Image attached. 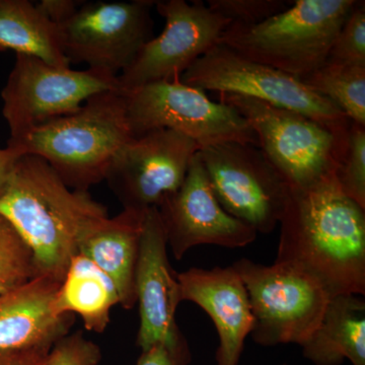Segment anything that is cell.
Here are the masks:
<instances>
[{
	"mask_svg": "<svg viewBox=\"0 0 365 365\" xmlns=\"http://www.w3.org/2000/svg\"><path fill=\"white\" fill-rule=\"evenodd\" d=\"M275 263L309 276L329 297L365 294V209L332 179L290 190Z\"/></svg>",
	"mask_w": 365,
	"mask_h": 365,
	"instance_id": "cell-1",
	"label": "cell"
},
{
	"mask_svg": "<svg viewBox=\"0 0 365 365\" xmlns=\"http://www.w3.org/2000/svg\"><path fill=\"white\" fill-rule=\"evenodd\" d=\"M6 217L32 251L37 276L61 283L83 235L108 217L88 191L67 187L44 158L21 155L0 197Z\"/></svg>",
	"mask_w": 365,
	"mask_h": 365,
	"instance_id": "cell-2",
	"label": "cell"
},
{
	"mask_svg": "<svg viewBox=\"0 0 365 365\" xmlns=\"http://www.w3.org/2000/svg\"><path fill=\"white\" fill-rule=\"evenodd\" d=\"M133 133L121 90L88 98L78 111L38 126L7 148L44 158L67 187L88 191L105 181L113 158Z\"/></svg>",
	"mask_w": 365,
	"mask_h": 365,
	"instance_id": "cell-3",
	"label": "cell"
},
{
	"mask_svg": "<svg viewBox=\"0 0 365 365\" xmlns=\"http://www.w3.org/2000/svg\"><path fill=\"white\" fill-rule=\"evenodd\" d=\"M356 0H297L258 25H230L218 43L302 78L325 63Z\"/></svg>",
	"mask_w": 365,
	"mask_h": 365,
	"instance_id": "cell-4",
	"label": "cell"
},
{
	"mask_svg": "<svg viewBox=\"0 0 365 365\" xmlns=\"http://www.w3.org/2000/svg\"><path fill=\"white\" fill-rule=\"evenodd\" d=\"M220 102L249 122L259 148L290 190H309L335 179L349 128H331L299 113L244 96L220 93Z\"/></svg>",
	"mask_w": 365,
	"mask_h": 365,
	"instance_id": "cell-5",
	"label": "cell"
},
{
	"mask_svg": "<svg viewBox=\"0 0 365 365\" xmlns=\"http://www.w3.org/2000/svg\"><path fill=\"white\" fill-rule=\"evenodd\" d=\"M122 91L134 137L169 129L189 137L200 150L227 143L259 148L251 125L234 108L213 102L205 91L185 85L180 78Z\"/></svg>",
	"mask_w": 365,
	"mask_h": 365,
	"instance_id": "cell-6",
	"label": "cell"
},
{
	"mask_svg": "<svg viewBox=\"0 0 365 365\" xmlns=\"http://www.w3.org/2000/svg\"><path fill=\"white\" fill-rule=\"evenodd\" d=\"M232 266L248 292L254 342L266 347L304 345L325 314L331 299L325 289L284 264L268 266L242 258Z\"/></svg>",
	"mask_w": 365,
	"mask_h": 365,
	"instance_id": "cell-7",
	"label": "cell"
},
{
	"mask_svg": "<svg viewBox=\"0 0 365 365\" xmlns=\"http://www.w3.org/2000/svg\"><path fill=\"white\" fill-rule=\"evenodd\" d=\"M121 90L118 76L101 69L60 68L16 54V62L1 91L2 115L9 129L7 144L21 140L40 125L78 111L88 98Z\"/></svg>",
	"mask_w": 365,
	"mask_h": 365,
	"instance_id": "cell-8",
	"label": "cell"
},
{
	"mask_svg": "<svg viewBox=\"0 0 365 365\" xmlns=\"http://www.w3.org/2000/svg\"><path fill=\"white\" fill-rule=\"evenodd\" d=\"M180 81L204 91L256 98L331 128L348 129L351 124L337 106L307 88L299 78L246 58L222 43L196 60Z\"/></svg>",
	"mask_w": 365,
	"mask_h": 365,
	"instance_id": "cell-9",
	"label": "cell"
},
{
	"mask_svg": "<svg viewBox=\"0 0 365 365\" xmlns=\"http://www.w3.org/2000/svg\"><path fill=\"white\" fill-rule=\"evenodd\" d=\"M213 193L225 211L253 228L271 234L279 225L290 188L260 148L227 143L199 150Z\"/></svg>",
	"mask_w": 365,
	"mask_h": 365,
	"instance_id": "cell-10",
	"label": "cell"
},
{
	"mask_svg": "<svg viewBox=\"0 0 365 365\" xmlns=\"http://www.w3.org/2000/svg\"><path fill=\"white\" fill-rule=\"evenodd\" d=\"M155 2H83L59 26L66 58L119 76L153 38Z\"/></svg>",
	"mask_w": 365,
	"mask_h": 365,
	"instance_id": "cell-11",
	"label": "cell"
},
{
	"mask_svg": "<svg viewBox=\"0 0 365 365\" xmlns=\"http://www.w3.org/2000/svg\"><path fill=\"white\" fill-rule=\"evenodd\" d=\"M165 29L137 53L118 76L120 88L130 91L148 83L181 78L190 66L217 44L230 21L202 1H155Z\"/></svg>",
	"mask_w": 365,
	"mask_h": 365,
	"instance_id": "cell-12",
	"label": "cell"
},
{
	"mask_svg": "<svg viewBox=\"0 0 365 365\" xmlns=\"http://www.w3.org/2000/svg\"><path fill=\"white\" fill-rule=\"evenodd\" d=\"M200 150L189 137L158 129L134 137L113 158L105 181L123 209L145 211L181 187Z\"/></svg>",
	"mask_w": 365,
	"mask_h": 365,
	"instance_id": "cell-13",
	"label": "cell"
},
{
	"mask_svg": "<svg viewBox=\"0 0 365 365\" xmlns=\"http://www.w3.org/2000/svg\"><path fill=\"white\" fill-rule=\"evenodd\" d=\"M158 209L168 246L177 260L200 245L244 248L258 235L218 202L199 151L192 158L181 187L165 197Z\"/></svg>",
	"mask_w": 365,
	"mask_h": 365,
	"instance_id": "cell-14",
	"label": "cell"
},
{
	"mask_svg": "<svg viewBox=\"0 0 365 365\" xmlns=\"http://www.w3.org/2000/svg\"><path fill=\"white\" fill-rule=\"evenodd\" d=\"M167 248L158 209H148L135 273L140 318L137 345L141 351L158 343L177 342L184 336L176 323L177 307L182 302L180 285L170 267Z\"/></svg>",
	"mask_w": 365,
	"mask_h": 365,
	"instance_id": "cell-15",
	"label": "cell"
},
{
	"mask_svg": "<svg viewBox=\"0 0 365 365\" xmlns=\"http://www.w3.org/2000/svg\"><path fill=\"white\" fill-rule=\"evenodd\" d=\"M181 299L200 307L212 319L220 346L217 365H237L245 340L251 334L253 316L248 292L232 266L191 268L177 274Z\"/></svg>",
	"mask_w": 365,
	"mask_h": 365,
	"instance_id": "cell-16",
	"label": "cell"
},
{
	"mask_svg": "<svg viewBox=\"0 0 365 365\" xmlns=\"http://www.w3.org/2000/svg\"><path fill=\"white\" fill-rule=\"evenodd\" d=\"M60 283L37 276L0 295V350L49 348L68 334L72 314H57Z\"/></svg>",
	"mask_w": 365,
	"mask_h": 365,
	"instance_id": "cell-17",
	"label": "cell"
},
{
	"mask_svg": "<svg viewBox=\"0 0 365 365\" xmlns=\"http://www.w3.org/2000/svg\"><path fill=\"white\" fill-rule=\"evenodd\" d=\"M145 211L123 209L115 217L108 216L91 227L78 242V253L115 283L120 306L125 309L137 304L135 273Z\"/></svg>",
	"mask_w": 365,
	"mask_h": 365,
	"instance_id": "cell-18",
	"label": "cell"
},
{
	"mask_svg": "<svg viewBox=\"0 0 365 365\" xmlns=\"http://www.w3.org/2000/svg\"><path fill=\"white\" fill-rule=\"evenodd\" d=\"M302 354L316 365H365L364 297L341 294L329 300L318 329L302 345Z\"/></svg>",
	"mask_w": 365,
	"mask_h": 365,
	"instance_id": "cell-19",
	"label": "cell"
},
{
	"mask_svg": "<svg viewBox=\"0 0 365 365\" xmlns=\"http://www.w3.org/2000/svg\"><path fill=\"white\" fill-rule=\"evenodd\" d=\"M117 304H120L119 292L111 278L90 259L76 254L55 297L56 313L78 314L86 330L103 333Z\"/></svg>",
	"mask_w": 365,
	"mask_h": 365,
	"instance_id": "cell-20",
	"label": "cell"
},
{
	"mask_svg": "<svg viewBox=\"0 0 365 365\" xmlns=\"http://www.w3.org/2000/svg\"><path fill=\"white\" fill-rule=\"evenodd\" d=\"M37 57L46 63L69 68L61 31L29 0H0V51Z\"/></svg>",
	"mask_w": 365,
	"mask_h": 365,
	"instance_id": "cell-21",
	"label": "cell"
},
{
	"mask_svg": "<svg viewBox=\"0 0 365 365\" xmlns=\"http://www.w3.org/2000/svg\"><path fill=\"white\" fill-rule=\"evenodd\" d=\"M299 81L337 106L352 122L365 126V66L326 61Z\"/></svg>",
	"mask_w": 365,
	"mask_h": 365,
	"instance_id": "cell-22",
	"label": "cell"
},
{
	"mask_svg": "<svg viewBox=\"0 0 365 365\" xmlns=\"http://www.w3.org/2000/svg\"><path fill=\"white\" fill-rule=\"evenodd\" d=\"M37 277L32 251L0 215V295Z\"/></svg>",
	"mask_w": 365,
	"mask_h": 365,
	"instance_id": "cell-23",
	"label": "cell"
},
{
	"mask_svg": "<svg viewBox=\"0 0 365 365\" xmlns=\"http://www.w3.org/2000/svg\"><path fill=\"white\" fill-rule=\"evenodd\" d=\"M336 180L342 193L365 209V126L351 121Z\"/></svg>",
	"mask_w": 365,
	"mask_h": 365,
	"instance_id": "cell-24",
	"label": "cell"
},
{
	"mask_svg": "<svg viewBox=\"0 0 365 365\" xmlns=\"http://www.w3.org/2000/svg\"><path fill=\"white\" fill-rule=\"evenodd\" d=\"M326 61L365 66V2L357 1L334 40Z\"/></svg>",
	"mask_w": 365,
	"mask_h": 365,
	"instance_id": "cell-25",
	"label": "cell"
},
{
	"mask_svg": "<svg viewBox=\"0 0 365 365\" xmlns=\"http://www.w3.org/2000/svg\"><path fill=\"white\" fill-rule=\"evenodd\" d=\"M292 1L287 0H207L206 6L230 25L254 26L282 13Z\"/></svg>",
	"mask_w": 365,
	"mask_h": 365,
	"instance_id": "cell-26",
	"label": "cell"
},
{
	"mask_svg": "<svg viewBox=\"0 0 365 365\" xmlns=\"http://www.w3.org/2000/svg\"><path fill=\"white\" fill-rule=\"evenodd\" d=\"M101 359V348L79 331L67 334L52 346L47 365H98Z\"/></svg>",
	"mask_w": 365,
	"mask_h": 365,
	"instance_id": "cell-27",
	"label": "cell"
},
{
	"mask_svg": "<svg viewBox=\"0 0 365 365\" xmlns=\"http://www.w3.org/2000/svg\"><path fill=\"white\" fill-rule=\"evenodd\" d=\"M191 352L184 336L175 343H158L141 352L136 365H189Z\"/></svg>",
	"mask_w": 365,
	"mask_h": 365,
	"instance_id": "cell-28",
	"label": "cell"
},
{
	"mask_svg": "<svg viewBox=\"0 0 365 365\" xmlns=\"http://www.w3.org/2000/svg\"><path fill=\"white\" fill-rule=\"evenodd\" d=\"M49 348L0 350V365H47Z\"/></svg>",
	"mask_w": 365,
	"mask_h": 365,
	"instance_id": "cell-29",
	"label": "cell"
},
{
	"mask_svg": "<svg viewBox=\"0 0 365 365\" xmlns=\"http://www.w3.org/2000/svg\"><path fill=\"white\" fill-rule=\"evenodd\" d=\"M85 1L78 0H41L36 6L58 26L71 18Z\"/></svg>",
	"mask_w": 365,
	"mask_h": 365,
	"instance_id": "cell-30",
	"label": "cell"
},
{
	"mask_svg": "<svg viewBox=\"0 0 365 365\" xmlns=\"http://www.w3.org/2000/svg\"><path fill=\"white\" fill-rule=\"evenodd\" d=\"M21 153L14 148H0V197L6 189L16 163L20 160Z\"/></svg>",
	"mask_w": 365,
	"mask_h": 365,
	"instance_id": "cell-31",
	"label": "cell"
},
{
	"mask_svg": "<svg viewBox=\"0 0 365 365\" xmlns=\"http://www.w3.org/2000/svg\"><path fill=\"white\" fill-rule=\"evenodd\" d=\"M282 365H287V364H282Z\"/></svg>",
	"mask_w": 365,
	"mask_h": 365,
	"instance_id": "cell-32",
	"label": "cell"
}]
</instances>
